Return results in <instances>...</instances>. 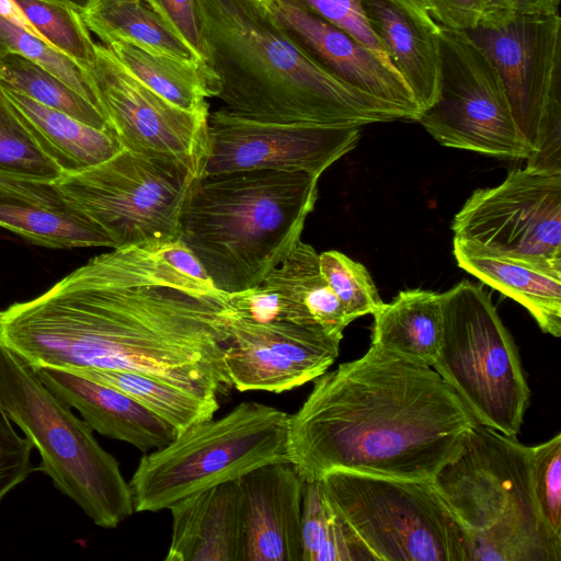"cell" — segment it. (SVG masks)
Returning <instances> with one entry per match:
<instances>
[{
	"label": "cell",
	"instance_id": "6da1fadb",
	"mask_svg": "<svg viewBox=\"0 0 561 561\" xmlns=\"http://www.w3.org/2000/svg\"><path fill=\"white\" fill-rule=\"evenodd\" d=\"M228 294L179 239L113 249L0 311V345L31 367L129 370L202 396L232 385Z\"/></svg>",
	"mask_w": 561,
	"mask_h": 561
},
{
	"label": "cell",
	"instance_id": "7a4b0ae2",
	"mask_svg": "<svg viewBox=\"0 0 561 561\" xmlns=\"http://www.w3.org/2000/svg\"><path fill=\"white\" fill-rule=\"evenodd\" d=\"M476 422L434 368L370 346L313 380L289 415L288 458L304 482L332 470L432 481Z\"/></svg>",
	"mask_w": 561,
	"mask_h": 561
},
{
	"label": "cell",
	"instance_id": "3957f363",
	"mask_svg": "<svg viewBox=\"0 0 561 561\" xmlns=\"http://www.w3.org/2000/svg\"><path fill=\"white\" fill-rule=\"evenodd\" d=\"M217 95L233 115L265 123L364 126L408 119L399 108L313 60L260 0H195Z\"/></svg>",
	"mask_w": 561,
	"mask_h": 561
},
{
	"label": "cell",
	"instance_id": "277c9868",
	"mask_svg": "<svg viewBox=\"0 0 561 561\" xmlns=\"http://www.w3.org/2000/svg\"><path fill=\"white\" fill-rule=\"evenodd\" d=\"M319 178L261 169L196 179L183 207L180 240L218 290L253 288L300 240Z\"/></svg>",
	"mask_w": 561,
	"mask_h": 561
},
{
	"label": "cell",
	"instance_id": "5b68a950",
	"mask_svg": "<svg viewBox=\"0 0 561 561\" xmlns=\"http://www.w3.org/2000/svg\"><path fill=\"white\" fill-rule=\"evenodd\" d=\"M458 520L468 561H560L531 483V447L478 422L432 480Z\"/></svg>",
	"mask_w": 561,
	"mask_h": 561
},
{
	"label": "cell",
	"instance_id": "8992f818",
	"mask_svg": "<svg viewBox=\"0 0 561 561\" xmlns=\"http://www.w3.org/2000/svg\"><path fill=\"white\" fill-rule=\"evenodd\" d=\"M0 404L37 449L44 473L96 526L115 528L135 512L129 483L93 430L2 345Z\"/></svg>",
	"mask_w": 561,
	"mask_h": 561
},
{
	"label": "cell",
	"instance_id": "52a82bcc",
	"mask_svg": "<svg viewBox=\"0 0 561 561\" xmlns=\"http://www.w3.org/2000/svg\"><path fill=\"white\" fill-rule=\"evenodd\" d=\"M286 412L244 401L224 416L180 432L145 455L129 482L135 512H159L273 462H289Z\"/></svg>",
	"mask_w": 561,
	"mask_h": 561
},
{
	"label": "cell",
	"instance_id": "ba28073f",
	"mask_svg": "<svg viewBox=\"0 0 561 561\" xmlns=\"http://www.w3.org/2000/svg\"><path fill=\"white\" fill-rule=\"evenodd\" d=\"M443 330L434 368L474 420L517 437L530 390L516 344L490 294L468 279L440 294Z\"/></svg>",
	"mask_w": 561,
	"mask_h": 561
},
{
	"label": "cell",
	"instance_id": "9c48e42d",
	"mask_svg": "<svg viewBox=\"0 0 561 561\" xmlns=\"http://www.w3.org/2000/svg\"><path fill=\"white\" fill-rule=\"evenodd\" d=\"M319 480L375 561H468L465 534L433 481L345 470Z\"/></svg>",
	"mask_w": 561,
	"mask_h": 561
},
{
	"label": "cell",
	"instance_id": "30bf717a",
	"mask_svg": "<svg viewBox=\"0 0 561 561\" xmlns=\"http://www.w3.org/2000/svg\"><path fill=\"white\" fill-rule=\"evenodd\" d=\"M495 66L531 150L527 167L561 172V18L507 9L467 32Z\"/></svg>",
	"mask_w": 561,
	"mask_h": 561
},
{
	"label": "cell",
	"instance_id": "8fae6325",
	"mask_svg": "<svg viewBox=\"0 0 561 561\" xmlns=\"http://www.w3.org/2000/svg\"><path fill=\"white\" fill-rule=\"evenodd\" d=\"M195 180L178 164L122 148L102 163L62 174L54 185L117 249L179 240L183 207Z\"/></svg>",
	"mask_w": 561,
	"mask_h": 561
},
{
	"label": "cell",
	"instance_id": "7c38bea8",
	"mask_svg": "<svg viewBox=\"0 0 561 561\" xmlns=\"http://www.w3.org/2000/svg\"><path fill=\"white\" fill-rule=\"evenodd\" d=\"M442 146L507 159H528L501 80L467 32L440 26V83L416 119Z\"/></svg>",
	"mask_w": 561,
	"mask_h": 561
},
{
	"label": "cell",
	"instance_id": "4fadbf2b",
	"mask_svg": "<svg viewBox=\"0 0 561 561\" xmlns=\"http://www.w3.org/2000/svg\"><path fill=\"white\" fill-rule=\"evenodd\" d=\"M99 105L121 147L204 174L210 151L209 112H188L133 77L103 44L85 69Z\"/></svg>",
	"mask_w": 561,
	"mask_h": 561
},
{
	"label": "cell",
	"instance_id": "5bb4252c",
	"mask_svg": "<svg viewBox=\"0 0 561 561\" xmlns=\"http://www.w3.org/2000/svg\"><path fill=\"white\" fill-rule=\"evenodd\" d=\"M451 230L490 251L561 264V172L512 170L499 185L476 190Z\"/></svg>",
	"mask_w": 561,
	"mask_h": 561
},
{
	"label": "cell",
	"instance_id": "9a60e30c",
	"mask_svg": "<svg viewBox=\"0 0 561 561\" xmlns=\"http://www.w3.org/2000/svg\"><path fill=\"white\" fill-rule=\"evenodd\" d=\"M208 136L203 176L261 169L320 176L355 148L360 126L265 123L221 108L208 115Z\"/></svg>",
	"mask_w": 561,
	"mask_h": 561
},
{
	"label": "cell",
	"instance_id": "2e32d148",
	"mask_svg": "<svg viewBox=\"0 0 561 561\" xmlns=\"http://www.w3.org/2000/svg\"><path fill=\"white\" fill-rule=\"evenodd\" d=\"M280 27L320 66L354 88L416 121L421 111L388 62L297 0L264 2Z\"/></svg>",
	"mask_w": 561,
	"mask_h": 561
},
{
	"label": "cell",
	"instance_id": "e0dca14e",
	"mask_svg": "<svg viewBox=\"0 0 561 561\" xmlns=\"http://www.w3.org/2000/svg\"><path fill=\"white\" fill-rule=\"evenodd\" d=\"M242 561H301L304 481L290 462L259 467L239 480Z\"/></svg>",
	"mask_w": 561,
	"mask_h": 561
},
{
	"label": "cell",
	"instance_id": "ac0fdd59",
	"mask_svg": "<svg viewBox=\"0 0 561 561\" xmlns=\"http://www.w3.org/2000/svg\"><path fill=\"white\" fill-rule=\"evenodd\" d=\"M365 14L420 111L440 83V26L421 0H364Z\"/></svg>",
	"mask_w": 561,
	"mask_h": 561
},
{
	"label": "cell",
	"instance_id": "d6986e66",
	"mask_svg": "<svg viewBox=\"0 0 561 561\" xmlns=\"http://www.w3.org/2000/svg\"><path fill=\"white\" fill-rule=\"evenodd\" d=\"M39 380L82 420L106 437L126 442L147 453L170 443L178 432L128 394L72 371L32 367Z\"/></svg>",
	"mask_w": 561,
	"mask_h": 561
},
{
	"label": "cell",
	"instance_id": "ffe728a7",
	"mask_svg": "<svg viewBox=\"0 0 561 561\" xmlns=\"http://www.w3.org/2000/svg\"><path fill=\"white\" fill-rule=\"evenodd\" d=\"M169 510L172 534L165 561H242L238 480L192 493Z\"/></svg>",
	"mask_w": 561,
	"mask_h": 561
},
{
	"label": "cell",
	"instance_id": "44dd1931",
	"mask_svg": "<svg viewBox=\"0 0 561 561\" xmlns=\"http://www.w3.org/2000/svg\"><path fill=\"white\" fill-rule=\"evenodd\" d=\"M459 267L525 307L542 332L561 335V264L503 254L454 238Z\"/></svg>",
	"mask_w": 561,
	"mask_h": 561
},
{
	"label": "cell",
	"instance_id": "7402d4cb",
	"mask_svg": "<svg viewBox=\"0 0 561 561\" xmlns=\"http://www.w3.org/2000/svg\"><path fill=\"white\" fill-rule=\"evenodd\" d=\"M39 149L62 174L81 172L115 156L121 145L110 130L87 125L1 83Z\"/></svg>",
	"mask_w": 561,
	"mask_h": 561
},
{
	"label": "cell",
	"instance_id": "603a6c76",
	"mask_svg": "<svg viewBox=\"0 0 561 561\" xmlns=\"http://www.w3.org/2000/svg\"><path fill=\"white\" fill-rule=\"evenodd\" d=\"M261 284L277 294L284 321L318 328L343 339L351 321L324 279L313 247L299 240Z\"/></svg>",
	"mask_w": 561,
	"mask_h": 561
},
{
	"label": "cell",
	"instance_id": "cb8c5ba5",
	"mask_svg": "<svg viewBox=\"0 0 561 561\" xmlns=\"http://www.w3.org/2000/svg\"><path fill=\"white\" fill-rule=\"evenodd\" d=\"M373 316L370 346L402 362L433 366L443 330L440 294L421 288L401 290Z\"/></svg>",
	"mask_w": 561,
	"mask_h": 561
},
{
	"label": "cell",
	"instance_id": "d4e9b609",
	"mask_svg": "<svg viewBox=\"0 0 561 561\" xmlns=\"http://www.w3.org/2000/svg\"><path fill=\"white\" fill-rule=\"evenodd\" d=\"M100 43L133 77L180 108L209 112L206 99L219 94V79L206 61L154 54L116 38Z\"/></svg>",
	"mask_w": 561,
	"mask_h": 561
},
{
	"label": "cell",
	"instance_id": "484cf974",
	"mask_svg": "<svg viewBox=\"0 0 561 561\" xmlns=\"http://www.w3.org/2000/svg\"><path fill=\"white\" fill-rule=\"evenodd\" d=\"M0 227L32 243L50 249H113V242L105 231L68 203L45 206L11 196H0Z\"/></svg>",
	"mask_w": 561,
	"mask_h": 561
},
{
	"label": "cell",
	"instance_id": "4316f807",
	"mask_svg": "<svg viewBox=\"0 0 561 561\" xmlns=\"http://www.w3.org/2000/svg\"><path fill=\"white\" fill-rule=\"evenodd\" d=\"M81 18L100 42L122 39L145 50L201 60L192 48L144 1L92 0Z\"/></svg>",
	"mask_w": 561,
	"mask_h": 561
},
{
	"label": "cell",
	"instance_id": "83f0119b",
	"mask_svg": "<svg viewBox=\"0 0 561 561\" xmlns=\"http://www.w3.org/2000/svg\"><path fill=\"white\" fill-rule=\"evenodd\" d=\"M72 373L128 394L173 426L178 433L195 423L213 419L219 408L215 396L193 393L136 371L79 369Z\"/></svg>",
	"mask_w": 561,
	"mask_h": 561
},
{
	"label": "cell",
	"instance_id": "f1b7e54d",
	"mask_svg": "<svg viewBox=\"0 0 561 561\" xmlns=\"http://www.w3.org/2000/svg\"><path fill=\"white\" fill-rule=\"evenodd\" d=\"M301 561H375L328 496L321 480L304 482Z\"/></svg>",
	"mask_w": 561,
	"mask_h": 561
},
{
	"label": "cell",
	"instance_id": "f546056e",
	"mask_svg": "<svg viewBox=\"0 0 561 561\" xmlns=\"http://www.w3.org/2000/svg\"><path fill=\"white\" fill-rule=\"evenodd\" d=\"M224 360L232 387L239 391L280 393L314 378L267 345L230 328Z\"/></svg>",
	"mask_w": 561,
	"mask_h": 561
},
{
	"label": "cell",
	"instance_id": "4dcf8cb0",
	"mask_svg": "<svg viewBox=\"0 0 561 561\" xmlns=\"http://www.w3.org/2000/svg\"><path fill=\"white\" fill-rule=\"evenodd\" d=\"M0 82L87 125L112 131L100 108L57 76L23 56L0 55Z\"/></svg>",
	"mask_w": 561,
	"mask_h": 561
},
{
	"label": "cell",
	"instance_id": "1f68e13d",
	"mask_svg": "<svg viewBox=\"0 0 561 561\" xmlns=\"http://www.w3.org/2000/svg\"><path fill=\"white\" fill-rule=\"evenodd\" d=\"M46 42L87 69L95 58V42L79 11L45 0H14Z\"/></svg>",
	"mask_w": 561,
	"mask_h": 561
},
{
	"label": "cell",
	"instance_id": "d6a6232c",
	"mask_svg": "<svg viewBox=\"0 0 561 561\" xmlns=\"http://www.w3.org/2000/svg\"><path fill=\"white\" fill-rule=\"evenodd\" d=\"M0 171L55 182L62 172L39 149L0 82Z\"/></svg>",
	"mask_w": 561,
	"mask_h": 561
},
{
	"label": "cell",
	"instance_id": "836d02e7",
	"mask_svg": "<svg viewBox=\"0 0 561 561\" xmlns=\"http://www.w3.org/2000/svg\"><path fill=\"white\" fill-rule=\"evenodd\" d=\"M8 53L38 64L101 110L84 69L65 54L0 15V55Z\"/></svg>",
	"mask_w": 561,
	"mask_h": 561
},
{
	"label": "cell",
	"instance_id": "e575fe53",
	"mask_svg": "<svg viewBox=\"0 0 561 561\" xmlns=\"http://www.w3.org/2000/svg\"><path fill=\"white\" fill-rule=\"evenodd\" d=\"M320 271L337 297L350 321L373 314L382 304L366 267L345 255L330 250L319 254Z\"/></svg>",
	"mask_w": 561,
	"mask_h": 561
},
{
	"label": "cell",
	"instance_id": "d590c367",
	"mask_svg": "<svg viewBox=\"0 0 561 561\" xmlns=\"http://www.w3.org/2000/svg\"><path fill=\"white\" fill-rule=\"evenodd\" d=\"M531 447V483L539 514L561 539V433Z\"/></svg>",
	"mask_w": 561,
	"mask_h": 561
},
{
	"label": "cell",
	"instance_id": "8d00e7d4",
	"mask_svg": "<svg viewBox=\"0 0 561 561\" xmlns=\"http://www.w3.org/2000/svg\"><path fill=\"white\" fill-rule=\"evenodd\" d=\"M391 65L363 7L364 0H297ZM392 66V65H391ZM393 67V66H392ZM394 68V67H393Z\"/></svg>",
	"mask_w": 561,
	"mask_h": 561
},
{
	"label": "cell",
	"instance_id": "74e56055",
	"mask_svg": "<svg viewBox=\"0 0 561 561\" xmlns=\"http://www.w3.org/2000/svg\"><path fill=\"white\" fill-rule=\"evenodd\" d=\"M32 442L20 436L0 404V502L34 470Z\"/></svg>",
	"mask_w": 561,
	"mask_h": 561
},
{
	"label": "cell",
	"instance_id": "f35d334b",
	"mask_svg": "<svg viewBox=\"0 0 561 561\" xmlns=\"http://www.w3.org/2000/svg\"><path fill=\"white\" fill-rule=\"evenodd\" d=\"M421 1L439 26L461 32L471 31L486 18L507 9H513L506 0Z\"/></svg>",
	"mask_w": 561,
	"mask_h": 561
},
{
	"label": "cell",
	"instance_id": "ab89813d",
	"mask_svg": "<svg viewBox=\"0 0 561 561\" xmlns=\"http://www.w3.org/2000/svg\"><path fill=\"white\" fill-rule=\"evenodd\" d=\"M146 2L197 55L206 61L205 44L195 0H142Z\"/></svg>",
	"mask_w": 561,
	"mask_h": 561
},
{
	"label": "cell",
	"instance_id": "60d3db41",
	"mask_svg": "<svg viewBox=\"0 0 561 561\" xmlns=\"http://www.w3.org/2000/svg\"><path fill=\"white\" fill-rule=\"evenodd\" d=\"M232 314L253 323L284 321L280 300L275 291L262 284L234 294H228Z\"/></svg>",
	"mask_w": 561,
	"mask_h": 561
},
{
	"label": "cell",
	"instance_id": "b9f144b4",
	"mask_svg": "<svg viewBox=\"0 0 561 561\" xmlns=\"http://www.w3.org/2000/svg\"><path fill=\"white\" fill-rule=\"evenodd\" d=\"M0 196H11L45 206H61L67 203L54 182L2 171H0Z\"/></svg>",
	"mask_w": 561,
	"mask_h": 561
},
{
	"label": "cell",
	"instance_id": "7bdbcfd3",
	"mask_svg": "<svg viewBox=\"0 0 561 561\" xmlns=\"http://www.w3.org/2000/svg\"><path fill=\"white\" fill-rule=\"evenodd\" d=\"M520 14H558L560 0H506Z\"/></svg>",
	"mask_w": 561,
	"mask_h": 561
},
{
	"label": "cell",
	"instance_id": "ee69618b",
	"mask_svg": "<svg viewBox=\"0 0 561 561\" xmlns=\"http://www.w3.org/2000/svg\"><path fill=\"white\" fill-rule=\"evenodd\" d=\"M0 15L5 20L10 21L11 23L22 27L32 35L41 38L47 45H49L46 42V39L38 33V31L32 25V23L27 20L26 15L23 13L21 8L14 0H0Z\"/></svg>",
	"mask_w": 561,
	"mask_h": 561
},
{
	"label": "cell",
	"instance_id": "f6af8a7d",
	"mask_svg": "<svg viewBox=\"0 0 561 561\" xmlns=\"http://www.w3.org/2000/svg\"><path fill=\"white\" fill-rule=\"evenodd\" d=\"M45 1L65 4L67 7H70L75 10L79 11V12L85 11L87 9H89V7L92 3V0H45Z\"/></svg>",
	"mask_w": 561,
	"mask_h": 561
},
{
	"label": "cell",
	"instance_id": "bcb514c9",
	"mask_svg": "<svg viewBox=\"0 0 561 561\" xmlns=\"http://www.w3.org/2000/svg\"><path fill=\"white\" fill-rule=\"evenodd\" d=\"M260 1L266 2V1H268V0H260Z\"/></svg>",
	"mask_w": 561,
	"mask_h": 561
},
{
	"label": "cell",
	"instance_id": "7dc6e473",
	"mask_svg": "<svg viewBox=\"0 0 561 561\" xmlns=\"http://www.w3.org/2000/svg\"><path fill=\"white\" fill-rule=\"evenodd\" d=\"M136 1H142V0H136Z\"/></svg>",
	"mask_w": 561,
	"mask_h": 561
}]
</instances>
